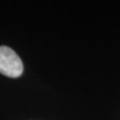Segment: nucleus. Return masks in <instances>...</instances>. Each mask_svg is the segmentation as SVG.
Segmentation results:
<instances>
[{
    "label": "nucleus",
    "instance_id": "nucleus-1",
    "mask_svg": "<svg viewBox=\"0 0 120 120\" xmlns=\"http://www.w3.org/2000/svg\"><path fill=\"white\" fill-rule=\"evenodd\" d=\"M0 73L11 78L19 77L23 73L21 58L8 46H0Z\"/></svg>",
    "mask_w": 120,
    "mask_h": 120
}]
</instances>
